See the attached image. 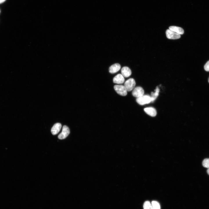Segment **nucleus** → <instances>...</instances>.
Wrapping results in <instances>:
<instances>
[{
    "label": "nucleus",
    "mask_w": 209,
    "mask_h": 209,
    "mask_svg": "<svg viewBox=\"0 0 209 209\" xmlns=\"http://www.w3.org/2000/svg\"><path fill=\"white\" fill-rule=\"evenodd\" d=\"M136 101L138 104L141 105L148 104L151 102V97L148 95H143L137 98Z\"/></svg>",
    "instance_id": "nucleus-1"
},
{
    "label": "nucleus",
    "mask_w": 209,
    "mask_h": 209,
    "mask_svg": "<svg viewBox=\"0 0 209 209\" xmlns=\"http://www.w3.org/2000/svg\"><path fill=\"white\" fill-rule=\"evenodd\" d=\"M135 85V80L132 78H130L126 80L124 84V86L127 91H130L134 89Z\"/></svg>",
    "instance_id": "nucleus-2"
},
{
    "label": "nucleus",
    "mask_w": 209,
    "mask_h": 209,
    "mask_svg": "<svg viewBox=\"0 0 209 209\" xmlns=\"http://www.w3.org/2000/svg\"><path fill=\"white\" fill-rule=\"evenodd\" d=\"M116 91L118 94L122 96H125L127 94V91L124 86L116 85L114 86Z\"/></svg>",
    "instance_id": "nucleus-3"
},
{
    "label": "nucleus",
    "mask_w": 209,
    "mask_h": 209,
    "mask_svg": "<svg viewBox=\"0 0 209 209\" xmlns=\"http://www.w3.org/2000/svg\"><path fill=\"white\" fill-rule=\"evenodd\" d=\"M166 34L167 38L170 39H177L181 37V35L169 29H168L166 31Z\"/></svg>",
    "instance_id": "nucleus-4"
},
{
    "label": "nucleus",
    "mask_w": 209,
    "mask_h": 209,
    "mask_svg": "<svg viewBox=\"0 0 209 209\" xmlns=\"http://www.w3.org/2000/svg\"><path fill=\"white\" fill-rule=\"evenodd\" d=\"M144 93V90L142 87H137L134 88L132 94L134 96L138 98L143 96Z\"/></svg>",
    "instance_id": "nucleus-5"
},
{
    "label": "nucleus",
    "mask_w": 209,
    "mask_h": 209,
    "mask_svg": "<svg viewBox=\"0 0 209 209\" xmlns=\"http://www.w3.org/2000/svg\"><path fill=\"white\" fill-rule=\"evenodd\" d=\"M70 130L69 128L66 125H64L61 133L58 136V138L60 139H64L68 136Z\"/></svg>",
    "instance_id": "nucleus-6"
},
{
    "label": "nucleus",
    "mask_w": 209,
    "mask_h": 209,
    "mask_svg": "<svg viewBox=\"0 0 209 209\" xmlns=\"http://www.w3.org/2000/svg\"><path fill=\"white\" fill-rule=\"evenodd\" d=\"M121 68L120 64L116 63L111 66L109 68V72L112 74L115 73L118 71Z\"/></svg>",
    "instance_id": "nucleus-7"
},
{
    "label": "nucleus",
    "mask_w": 209,
    "mask_h": 209,
    "mask_svg": "<svg viewBox=\"0 0 209 209\" xmlns=\"http://www.w3.org/2000/svg\"><path fill=\"white\" fill-rule=\"evenodd\" d=\"M113 81L115 83L122 84L124 82L125 79L122 74H118L113 78Z\"/></svg>",
    "instance_id": "nucleus-8"
},
{
    "label": "nucleus",
    "mask_w": 209,
    "mask_h": 209,
    "mask_svg": "<svg viewBox=\"0 0 209 209\" xmlns=\"http://www.w3.org/2000/svg\"><path fill=\"white\" fill-rule=\"evenodd\" d=\"M61 127L62 125L60 123H55L51 129V131L52 134L53 135L57 134L60 131Z\"/></svg>",
    "instance_id": "nucleus-9"
},
{
    "label": "nucleus",
    "mask_w": 209,
    "mask_h": 209,
    "mask_svg": "<svg viewBox=\"0 0 209 209\" xmlns=\"http://www.w3.org/2000/svg\"><path fill=\"white\" fill-rule=\"evenodd\" d=\"M121 72L123 77L126 78L130 76L131 74V69L127 66L123 67L121 69Z\"/></svg>",
    "instance_id": "nucleus-10"
},
{
    "label": "nucleus",
    "mask_w": 209,
    "mask_h": 209,
    "mask_svg": "<svg viewBox=\"0 0 209 209\" xmlns=\"http://www.w3.org/2000/svg\"><path fill=\"white\" fill-rule=\"evenodd\" d=\"M144 110L147 114L150 116L154 117L156 115V110L154 107H149L146 108L144 109Z\"/></svg>",
    "instance_id": "nucleus-11"
},
{
    "label": "nucleus",
    "mask_w": 209,
    "mask_h": 209,
    "mask_svg": "<svg viewBox=\"0 0 209 209\" xmlns=\"http://www.w3.org/2000/svg\"><path fill=\"white\" fill-rule=\"evenodd\" d=\"M169 29L180 35L183 34L184 33L183 29L180 27L171 26L169 27Z\"/></svg>",
    "instance_id": "nucleus-12"
},
{
    "label": "nucleus",
    "mask_w": 209,
    "mask_h": 209,
    "mask_svg": "<svg viewBox=\"0 0 209 209\" xmlns=\"http://www.w3.org/2000/svg\"><path fill=\"white\" fill-rule=\"evenodd\" d=\"M159 92V89L157 87L155 90V92H152L151 93V102L154 101L156 99L158 95Z\"/></svg>",
    "instance_id": "nucleus-13"
},
{
    "label": "nucleus",
    "mask_w": 209,
    "mask_h": 209,
    "mask_svg": "<svg viewBox=\"0 0 209 209\" xmlns=\"http://www.w3.org/2000/svg\"><path fill=\"white\" fill-rule=\"evenodd\" d=\"M152 209H160V206L159 203L156 201H152Z\"/></svg>",
    "instance_id": "nucleus-14"
},
{
    "label": "nucleus",
    "mask_w": 209,
    "mask_h": 209,
    "mask_svg": "<svg viewBox=\"0 0 209 209\" xmlns=\"http://www.w3.org/2000/svg\"><path fill=\"white\" fill-rule=\"evenodd\" d=\"M143 207L144 209H152L151 203L149 201L144 202Z\"/></svg>",
    "instance_id": "nucleus-15"
},
{
    "label": "nucleus",
    "mask_w": 209,
    "mask_h": 209,
    "mask_svg": "<svg viewBox=\"0 0 209 209\" xmlns=\"http://www.w3.org/2000/svg\"><path fill=\"white\" fill-rule=\"evenodd\" d=\"M202 165L204 167L209 168V158L204 159L202 162Z\"/></svg>",
    "instance_id": "nucleus-16"
},
{
    "label": "nucleus",
    "mask_w": 209,
    "mask_h": 209,
    "mask_svg": "<svg viewBox=\"0 0 209 209\" xmlns=\"http://www.w3.org/2000/svg\"><path fill=\"white\" fill-rule=\"evenodd\" d=\"M204 69L206 71H209V60L204 65Z\"/></svg>",
    "instance_id": "nucleus-17"
},
{
    "label": "nucleus",
    "mask_w": 209,
    "mask_h": 209,
    "mask_svg": "<svg viewBox=\"0 0 209 209\" xmlns=\"http://www.w3.org/2000/svg\"><path fill=\"white\" fill-rule=\"evenodd\" d=\"M6 0H0V4L2 3L5 2Z\"/></svg>",
    "instance_id": "nucleus-18"
},
{
    "label": "nucleus",
    "mask_w": 209,
    "mask_h": 209,
    "mask_svg": "<svg viewBox=\"0 0 209 209\" xmlns=\"http://www.w3.org/2000/svg\"><path fill=\"white\" fill-rule=\"evenodd\" d=\"M207 172L208 174L209 175V168H208L207 170Z\"/></svg>",
    "instance_id": "nucleus-19"
},
{
    "label": "nucleus",
    "mask_w": 209,
    "mask_h": 209,
    "mask_svg": "<svg viewBox=\"0 0 209 209\" xmlns=\"http://www.w3.org/2000/svg\"><path fill=\"white\" fill-rule=\"evenodd\" d=\"M208 82H209V79H208Z\"/></svg>",
    "instance_id": "nucleus-20"
},
{
    "label": "nucleus",
    "mask_w": 209,
    "mask_h": 209,
    "mask_svg": "<svg viewBox=\"0 0 209 209\" xmlns=\"http://www.w3.org/2000/svg\"></svg>",
    "instance_id": "nucleus-21"
}]
</instances>
